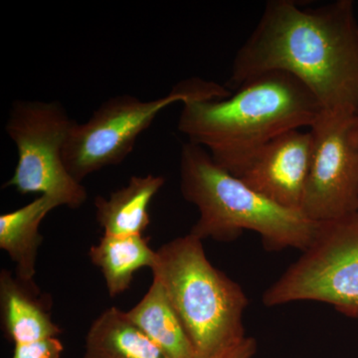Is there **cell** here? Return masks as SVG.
<instances>
[{
	"label": "cell",
	"instance_id": "cell-16",
	"mask_svg": "<svg viewBox=\"0 0 358 358\" xmlns=\"http://www.w3.org/2000/svg\"><path fill=\"white\" fill-rule=\"evenodd\" d=\"M64 345L58 338L14 345L11 358H61Z\"/></svg>",
	"mask_w": 358,
	"mask_h": 358
},
{
	"label": "cell",
	"instance_id": "cell-17",
	"mask_svg": "<svg viewBox=\"0 0 358 358\" xmlns=\"http://www.w3.org/2000/svg\"><path fill=\"white\" fill-rule=\"evenodd\" d=\"M257 352V341L253 338H245L241 343L213 358H253Z\"/></svg>",
	"mask_w": 358,
	"mask_h": 358
},
{
	"label": "cell",
	"instance_id": "cell-14",
	"mask_svg": "<svg viewBox=\"0 0 358 358\" xmlns=\"http://www.w3.org/2000/svg\"><path fill=\"white\" fill-rule=\"evenodd\" d=\"M84 348V358H167L126 312L115 307L92 322Z\"/></svg>",
	"mask_w": 358,
	"mask_h": 358
},
{
	"label": "cell",
	"instance_id": "cell-3",
	"mask_svg": "<svg viewBox=\"0 0 358 358\" xmlns=\"http://www.w3.org/2000/svg\"><path fill=\"white\" fill-rule=\"evenodd\" d=\"M179 176L183 197L199 211L190 233L202 241L230 242L250 230L260 235L267 251H303L317 233L319 222L266 199L221 169L199 145H183Z\"/></svg>",
	"mask_w": 358,
	"mask_h": 358
},
{
	"label": "cell",
	"instance_id": "cell-5",
	"mask_svg": "<svg viewBox=\"0 0 358 358\" xmlns=\"http://www.w3.org/2000/svg\"><path fill=\"white\" fill-rule=\"evenodd\" d=\"M231 96L223 86L199 78L176 85L162 98L143 101L131 95L105 101L84 122H75L63 152L65 166L76 180L117 166L133 152L136 141L162 110L176 103L220 100Z\"/></svg>",
	"mask_w": 358,
	"mask_h": 358
},
{
	"label": "cell",
	"instance_id": "cell-11",
	"mask_svg": "<svg viewBox=\"0 0 358 358\" xmlns=\"http://www.w3.org/2000/svg\"><path fill=\"white\" fill-rule=\"evenodd\" d=\"M59 204L40 195L16 210L0 216V248L15 264V275L27 284H35L37 256L43 236L40 224Z\"/></svg>",
	"mask_w": 358,
	"mask_h": 358
},
{
	"label": "cell",
	"instance_id": "cell-7",
	"mask_svg": "<svg viewBox=\"0 0 358 358\" xmlns=\"http://www.w3.org/2000/svg\"><path fill=\"white\" fill-rule=\"evenodd\" d=\"M301 301L358 319V212L319 222L312 243L263 294L268 308Z\"/></svg>",
	"mask_w": 358,
	"mask_h": 358
},
{
	"label": "cell",
	"instance_id": "cell-6",
	"mask_svg": "<svg viewBox=\"0 0 358 358\" xmlns=\"http://www.w3.org/2000/svg\"><path fill=\"white\" fill-rule=\"evenodd\" d=\"M75 121L58 101H15L6 131L17 150V164L4 187L25 195L39 193L59 206L78 209L88 193L65 166L64 148Z\"/></svg>",
	"mask_w": 358,
	"mask_h": 358
},
{
	"label": "cell",
	"instance_id": "cell-4",
	"mask_svg": "<svg viewBox=\"0 0 358 358\" xmlns=\"http://www.w3.org/2000/svg\"><path fill=\"white\" fill-rule=\"evenodd\" d=\"M202 242L189 233L162 245L152 272L185 327L195 358H213L246 338L249 301L236 282L212 265Z\"/></svg>",
	"mask_w": 358,
	"mask_h": 358
},
{
	"label": "cell",
	"instance_id": "cell-15",
	"mask_svg": "<svg viewBox=\"0 0 358 358\" xmlns=\"http://www.w3.org/2000/svg\"><path fill=\"white\" fill-rule=\"evenodd\" d=\"M126 313L167 358H195L185 327L159 280L154 278L143 299Z\"/></svg>",
	"mask_w": 358,
	"mask_h": 358
},
{
	"label": "cell",
	"instance_id": "cell-2",
	"mask_svg": "<svg viewBox=\"0 0 358 358\" xmlns=\"http://www.w3.org/2000/svg\"><path fill=\"white\" fill-rule=\"evenodd\" d=\"M322 110L300 80L270 72L227 98L182 103L178 127L188 143L205 148L217 166L237 176L264 145L292 129H310Z\"/></svg>",
	"mask_w": 358,
	"mask_h": 358
},
{
	"label": "cell",
	"instance_id": "cell-9",
	"mask_svg": "<svg viewBox=\"0 0 358 358\" xmlns=\"http://www.w3.org/2000/svg\"><path fill=\"white\" fill-rule=\"evenodd\" d=\"M310 152V129H292L252 155L236 178L274 203L301 212Z\"/></svg>",
	"mask_w": 358,
	"mask_h": 358
},
{
	"label": "cell",
	"instance_id": "cell-1",
	"mask_svg": "<svg viewBox=\"0 0 358 358\" xmlns=\"http://www.w3.org/2000/svg\"><path fill=\"white\" fill-rule=\"evenodd\" d=\"M270 72L300 80L326 112H358V21L350 0L303 9L292 0L267 2L238 50L229 86Z\"/></svg>",
	"mask_w": 358,
	"mask_h": 358
},
{
	"label": "cell",
	"instance_id": "cell-10",
	"mask_svg": "<svg viewBox=\"0 0 358 358\" xmlns=\"http://www.w3.org/2000/svg\"><path fill=\"white\" fill-rule=\"evenodd\" d=\"M0 317L4 336L13 345L58 338L61 327L52 319L51 301L36 284H27L2 268Z\"/></svg>",
	"mask_w": 358,
	"mask_h": 358
},
{
	"label": "cell",
	"instance_id": "cell-12",
	"mask_svg": "<svg viewBox=\"0 0 358 358\" xmlns=\"http://www.w3.org/2000/svg\"><path fill=\"white\" fill-rule=\"evenodd\" d=\"M164 183V176H133L128 185L113 192L109 199L96 196V219L103 234H143L150 223L148 207Z\"/></svg>",
	"mask_w": 358,
	"mask_h": 358
},
{
	"label": "cell",
	"instance_id": "cell-13",
	"mask_svg": "<svg viewBox=\"0 0 358 358\" xmlns=\"http://www.w3.org/2000/svg\"><path fill=\"white\" fill-rule=\"evenodd\" d=\"M91 262L102 273L108 294L112 298L128 291L134 274L143 268L152 270L157 251L143 234H103L89 250Z\"/></svg>",
	"mask_w": 358,
	"mask_h": 358
},
{
	"label": "cell",
	"instance_id": "cell-8",
	"mask_svg": "<svg viewBox=\"0 0 358 358\" xmlns=\"http://www.w3.org/2000/svg\"><path fill=\"white\" fill-rule=\"evenodd\" d=\"M310 171L301 212L327 222L358 212V112L322 110L310 129Z\"/></svg>",
	"mask_w": 358,
	"mask_h": 358
}]
</instances>
